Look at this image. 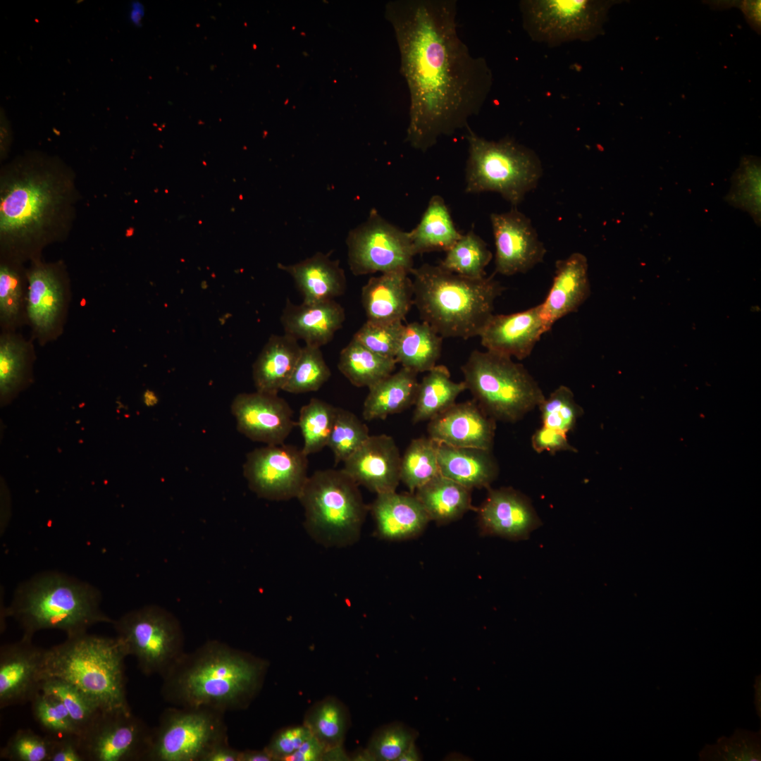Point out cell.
Masks as SVG:
<instances>
[{"instance_id": "obj_1", "label": "cell", "mask_w": 761, "mask_h": 761, "mask_svg": "<svg viewBox=\"0 0 761 761\" xmlns=\"http://www.w3.org/2000/svg\"><path fill=\"white\" fill-rule=\"evenodd\" d=\"M392 14L410 96L406 142L425 152L469 127L490 94L493 73L459 37L456 0L401 1Z\"/></svg>"}, {"instance_id": "obj_2", "label": "cell", "mask_w": 761, "mask_h": 761, "mask_svg": "<svg viewBox=\"0 0 761 761\" xmlns=\"http://www.w3.org/2000/svg\"><path fill=\"white\" fill-rule=\"evenodd\" d=\"M267 662L216 641L183 653L161 676V693L181 707L221 712L245 707L261 686Z\"/></svg>"}, {"instance_id": "obj_3", "label": "cell", "mask_w": 761, "mask_h": 761, "mask_svg": "<svg viewBox=\"0 0 761 761\" xmlns=\"http://www.w3.org/2000/svg\"><path fill=\"white\" fill-rule=\"evenodd\" d=\"M101 602L100 591L89 583L47 571L19 584L6 614L19 624L23 636L32 638L39 631L54 629L71 637L97 624H112Z\"/></svg>"}, {"instance_id": "obj_4", "label": "cell", "mask_w": 761, "mask_h": 761, "mask_svg": "<svg viewBox=\"0 0 761 761\" xmlns=\"http://www.w3.org/2000/svg\"><path fill=\"white\" fill-rule=\"evenodd\" d=\"M409 274L414 278V304L421 318L442 338L479 336L505 289L493 275L472 279L439 265L424 264L412 268Z\"/></svg>"}, {"instance_id": "obj_5", "label": "cell", "mask_w": 761, "mask_h": 761, "mask_svg": "<svg viewBox=\"0 0 761 761\" xmlns=\"http://www.w3.org/2000/svg\"><path fill=\"white\" fill-rule=\"evenodd\" d=\"M125 657L116 636L85 632L44 649L41 679L57 678L75 685L103 711H131L126 697Z\"/></svg>"}, {"instance_id": "obj_6", "label": "cell", "mask_w": 761, "mask_h": 761, "mask_svg": "<svg viewBox=\"0 0 761 761\" xmlns=\"http://www.w3.org/2000/svg\"><path fill=\"white\" fill-rule=\"evenodd\" d=\"M358 485L342 469H324L309 476L297 499L304 527L316 543L344 548L356 543L369 507Z\"/></svg>"}, {"instance_id": "obj_7", "label": "cell", "mask_w": 761, "mask_h": 761, "mask_svg": "<svg viewBox=\"0 0 761 761\" xmlns=\"http://www.w3.org/2000/svg\"><path fill=\"white\" fill-rule=\"evenodd\" d=\"M461 369L473 400L496 421L515 423L545 397L527 369L509 357L474 350Z\"/></svg>"}, {"instance_id": "obj_8", "label": "cell", "mask_w": 761, "mask_h": 761, "mask_svg": "<svg viewBox=\"0 0 761 761\" xmlns=\"http://www.w3.org/2000/svg\"><path fill=\"white\" fill-rule=\"evenodd\" d=\"M468 159L466 193L495 192L516 207L534 189L543 173L537 155L530 149L506 137L488 140L466 128Z\"/></svg>"}, {"instance_id": "obj_9", "label": "cell", "mask_w": 761, "mask_h": 761, "mask_svg": "<svg viewBox=\"0 0 761 761\" xmlns=\"http://www.w3.org/2000/svg\"><path fill=\"white\" fill-rule=\"evenodd\" d=\"M67 194L66 182L52 172L28 169L4 178L0 196L1 237L20 243L41 237L58 219Z\"/></svg>"}, {"instance_id": "obj_10", "label": "cell", "mask_w": 761, "mask_h": 761, "mask_svg": "<svg viewBox=\"0 0 761 761\" xmlns=\"http://www.w3.org/2000/svg\"><path fill=\"white\" fill-rule=\"evenodd\" d=\"M223 712L205 707L169 708L151 729L147 761H204L227 743Z\"/></svg>"}, {"instance_id": "obj_11", "label": "cell", "mask_w": 761, "mask_h": 761, "mask_svg": "<svg viewBox=\"0 0 761 761\" xmlns=\"http://www.w3.org/2000/svg\"><path fill=\"white\" fill-rule=\"evenodd\" d=\"M126 655L134 656L144 674L162 675L183 653L178 619L157 605L126 612L112 623Z\"/></svg>"}, {"instance_id": "obj_12", "label": "cell", "mask_w": 761, "mask_h": 761, "mask_svg": "<svg viewBox=\"0 0 761 761\" xmlns=\"http://www.w3.org/2000/svg\"><path fill=\"white\" fill-rule=\"evenodd\" d=\"M617 1L524 0L519 4L523 25L538 42L550 46L590 41L603 31L610 8Z\"/></svg>"}, {"instance_id": "obj_13", "label": "cell", "mask_w": 761, "mask_h": 761, "mask_svg": "<svg viewBox=\"0 0 761 761\" xmlns=\"http://www.w3.org/2000/svg\"><path fill=\"white\" fill-rule=\"evenodd\" d=\"M348 265L355 276L404 270L409 273L414 256L408 232L383 218L372 209L366 221L349 231Z\"/></svg>"}, {"instance_id": "obj_14", "label": "cell", "mask_w": 761, "mask_h": 761, "mask_svg": "<svg viewBox=\"0 0 761 761\" xmlns=\"http://www.w3.org/2000/svg\"><path fill=\"white\" fill-rule=\"evenodd\" d=\"M307 457L291 445H266L247 454L243 474L259 497L273 501L297 498L309 477Z\"/></svg>"}, {"instance_id": "obj_15", "label": "cell", "mask_w": 761, "mask_h": 761, "mask_svg": "<svg viewBox=\"0 0 761 761\" xmlns=\"http://www.w3.org/2000/svg\"><path fill=\"white\" fill-rule=\"evenodd\" d=\"M151 729L131 711L101 710L80 735L86 761L146 760Z\"/></svg>"}, {"instance_id": "obj_16", "label": "cell", "mask_w": 761, "mask_h": 761, "mask_svg": "<svg viewBox=\"0 0 761 761\" xmlns=\"http://www.w3.org/2000/svg\"><path fill=\"white\" fill-rule=\"evenodd\" d=\"M495 245V272L509 276L524 273L543 261L546 249L530 219L512 206L490 215Z\"/></svg>"}, {"instance_id": "obj_17", "label": "cell", "mask_w": 761, "mask_h": 761, "mask_svg": "<svg viewBox=\"0 0 761 761\" xmlns=\"http://www.w3.org/2000/svg\"><path fill=\"white\" fill-rule=\"evenodd\" d=\"M240 433L266 445L284 443L295 426L293 411L278 395L256 391L236 395L231 404Z\"/></svg>"}, {"instance_id": "obj_18", "label": "cell", "mask_w": 761, "mask_h": 761, "mask_svg": "<svg viewBox=\"0 0 761 761\" xmlns=\"http://www.w3.org/2000/svg\"><path fill=\"white\" fill-rule=\"evenodd\" d=\"M44 649L22 636L0 648V708L30 702L41 691Z\"/></svg>"}, {"instance_id": "obj_19", "label": "cell", "mask_w": 761, "mask_h": 761, "mask_svg": "<svg viewBox=\"0 0 761 761\" xmlns=\"http://www.w3.org/2000/svg\"><path fill=\"white\" fill-rule=\"evenodd\" d=\"M401 456L394 439L370 435L344 463L342 470L358 485L378 494L395 491L400 481Z\"/></svg>"}, {"instance_id": "obj_20", "label": "cell", "mask_w": 761, "mask_h": 761, "mask_svg": "<svg viewBox=\"0 0 761 761\" xmlns=\"http://www.w3.org/2000/svg\"><path fill=\"white\" fill-rule=\"evenodd\" d=\"M496 421L474 400L455 403L429 421L428 437L454 447L492 450Z\"/></svg>"}, {"instance_id": "obj_21", "label": "cell", "mask_w": 761, "mask_h": 761, "mask_svg": "<svg viewBox=\"0 0 761 761\" xmlns=\"http://www.w3.org/2000/svg\"><path fill=\"white\" fill-rule=\"evenodd\" d=\"M478 523L485 535L512 540L527 538L542 522L530 500L512 488H488L478 509Z\"/></svg>"}, {"instance_id": "obj_22", "label": "cell", "mask_w": 761, "mask_h": 761, "mask_svg": "<svg viewBox=\"0 0 761 761\" xmlns=\"http://www.w3.org/2000/svg\"><path fill=\"white\" fill-rule=\"evenodd\" d=\"M547 331L538 304L516 313L493 314L479 337L486 350L522 360Z\"/></svg>"}, {"instance_id": "obj_23", "label": "cell", "mask_w": 761, "mask_h": 761, "mask_svg": "<svg viewBox=\"0 0 761 761\" xmlns=\"http://www.w3.org/2000/svg\"><path fill=\"white\" fill-rule=\"evenodd\" d=\"M590 294L588 264L585 255L574 252L555 264L552 286L540 305L548 331L562 317L575 312Z\"/></svg>"}, {"instance_id": "obj_24", "label": "cell", "mask_w": 761, "mask_h": 761, "mask_svg": "<svg viewBox=\"0 0 761 761\" xmlns=\"http://www.w3.org/2000/svg\"><path fill=\"white\" fill-rule=\"evenodd\" d=\"M345 320V309L335 300L297 305L287 299L280 316L284 334L318 347L333 338Z\"/></svg>"}, {"instance_id": "obj_25", "label": "cell", "mask_w": 761, "mask_h": 761, "mask_svg": "<svg viewBox=\"0 0 761 761\" xmlns=\"http://www.w3.org/2000/svg\"><path fill=\"white\" fill-rule=\"evenodd\" d=\"M409 273L398 270L371 277L362 287L361 300L367 321H402L414 304Z\"/></svg>"}, {"instance_id": "obj_26", "label": "cell", "mask_w": 761, "mask_h": 761, "mask_svg": "<svg viewBox=\"0 0 761 761\" xmlns=\"http://www.w3.org/2000/svg\"><path fill=\"white\" fill-rule=\"evenodd\" d=\"M379 537L401 540L419 535L430 519L416 495L395 491L378 494L369 508Z\"/></svg>"}, {"instance_id": "obj_27", "label": "cell", "mask_w": 761, "mask_h": 761, "mask_svg": "<svg viewBox=\"0 0 761 761\" xmlns=\"http://www.w3.org/2000/svg\"><path fill=\"white\" fill-rule=\"evenodd\" d=\"M330 254L317 252L296 264H278V268L293 278L307 304L335 300L347 287L344 270Z\"/></svg>"}, {"instance_id": "obj_28", "label": "cell", "mask_w": 761, "mask_h": 761, "mask_svg": "<svg viewBox=\"0 0 761 761\" xmlns=\"http://www.w3.org/2000/svg\"><path fill=\"white\" fill-rule=\"evenodd\" d=\"M438 460L441 476L470 490L490 488L499 474L492 450L440 444Z\"/></svg>"}, {"instance_id": "obj_29", "label": "cell", "mask_w": 761, "mask_h": 761, "mask_svg": "<svg viewBox=\"0 0 761 761\" xmlns=\"http://www.w3.org/2000/svg\"><path fill=\"white\" fill-rule=\"evenodd\" d=\"M302 347L298 340L286 335H272L252 366L256 391L278 395L290 379Z\"/></svg>"}, {"instance_id": "obj_30", "label": "cell", "mask_w": 761, "mask_h": 761, "mask_svg": "<svg viewBox=\"0 0 761 761\" xmlns=\"http://www.w3.org/2000/svg\"><path fill=\"white\" fill-rule=\"evenodd\" d=\"M417 374L402 367L369 388L363 406L364 419H385L414 405L419 386Z\"/></svg>"}, {"instance_id": "obj_31", "label": "cell", "mask_w": 761, "mask_h": 761, "mask_svg": "<svg viewBox=\"0 0 761 761\" xmlns=\"http://www.w3.org/2000/svg\"><path fill=\"white\" fill-rule=\"evenodd\" d=\"M28 282V316L38 332L47 333L53 329L62 310V285L54 270L42 265L30 271Z\"/></svg>"}, {"instance_id": "obj_32", "label": "cell", "mask_w": 761, "mask_h": 761, "mask_svg": "<svg viewBox=\"0 0 761 761\" xmlns=\"http://www.w3.org/2000/svg\"><path fill=\"white\" fill-rule=\"evenodd\" d=\"M409 233L414 255L450 249L462 236L443 198L433 195L418 225Z\"/></svg>"}, {"instance_id": "obj_33", "label": "cell", "mask_w": 761, "mask_h": 761, "mask_svg": "<svg viewBox=\"0 0 761 761\" xmlns=\"http://www.w3.org/2000/svg\"><path fill=\"white\" fill-rule=\"evenodd\" d=\"M470 489L438 474L416 491V497L430 520L445 524L462 517L474 508Z\"/></svg>"}, {"instance_id": "obj_34", "label": "cell", "mask_w": 761, "mask_h": 761, "mask_svg": "<svg viewBox=\"0 0 761 761\" xmlns=\"http://www.w3.org/2000/svg\"><path fill=\"white\" fill-rule=\"evenodd\" d=\"M466 389L464 381L457 383L451 379L445 366L435 365L419 383L412 422L430 421L454 404L457 397Z\"/></svg>"}, {"instance_id": "obj_35", "label": "cell", "mask_w": 761, "mask_h": 761, "mask_svg": "<svg viewBox=\"0 0 761 761\" xmlns=\"http://www.w3.org/2000/svg\"><path fill=\"white\" fill-rule=\"evenodd\" d=\"M443 338L426 322L404 325L395 360L402 367L419 373L436 365L442 349Z\"/></svg>"}, {"instance_id": "obj_36", "label": "cell", "mask_w": 761, "mask_h": 761, "mask_svg": "<svg viewBox=\"0 0 761 761\" xmlns=\"http://www.w3.org/2000/svg\"><path fill=\"white\" fill-rule=\"evenodd\" d=\"M397 364L352 339L340 353L338 368L353 385L370 388L392 374Z\"/></svg>"}, {"instance_id": "obj_37", "label": "cell", "mask_w": 761, "mask_h": 761, "mask_svg": "<svg viewBox=\"0 0 761 761\" xmlns=\"http://www.w3.org/2000/svg\"><path fill=\"white\" fill-rule=\"evenodd\" d=\"M349 720L345 705L334 697H327L308 709L303 724L328 751L342 746Z\"/></svg>"}, {"instance_id": "obj_38", "label": "cell", "mask_w": 761, "mask_h": 761, "mask_svg": "<svg viewBox=\"0 0 761 761\" xmlns=\"http://www.w3.org/2000/svg\"><path fill=\"white\" fill-rule=\"evenodd\" d=\"M492 258L485 242L471 230L446 252L438 265L462 276L479 279L486 276L485 268Z\"/></svg>"}, {"instance_id": "obj_39", "label": "cell", "mask_w": 761, "mask_h": 761, "mask_svg": "<svg viewBox=\"0 0 761 761\" xmlns=\"http://www.w3.org/2000/svg\"><path fill=\"white\" fill-rule=\"evenodd\" d=\"M439 443L431 438L413 439L401 457L400 481L414 492L440 474Z\"/></svg>"}, {"instance_id": "obj_40", "label": "cell", "mask_w": 761, "mask_h": 761, "mask_svg": "<svg viewBox=\"0 0 761 761\" xmlns=\"http://www.w3.org/2000/svg\"><path fill=\"white\" fill-rule=\"evenodd\" d=\"M337 407L318 398H311L302 407L297 425L299 427L307 456L321 451L328 443Z\"/></svg>"}, {"instance_id": "obj_41", "label": "cell", "mask_w": 761, "mask_h": 761, "mask_svg": "<svg viewBox=\"0 0 761 761\" xmlns=\"http://www.w3.org/2000/svg\"><path fill=\"white\" fill-rule=\"evenodd\" d=\"M40 689L58 699L68 712L80 735L102 710L89 695L75 685L57 678L42 681Z\"/></svg>"}, {"instance_id": "obj_42", "label": "cell", "mask_w": 761, "mask_h": 761, "mask_svg": "<svg viewBox=\"0 0 761 761\" xmlns=\"http://www.w3.org/2000/svg\"><path fill=\"white\" fill-rule=\"evenodd\" d=\"M330 375L321 347L305 345L302 347L292 373L283 390L293 394L316 391Z\"/></svg>"}, {"instance_id": "obj_43", "label": "cell", "mask_w": 761, "mask_h": 761, "mask_svg": "<svg viewBox=\"0 0 761 761\" xmlns=\"http://www.w3.org/2000/svg\"><path fill=\"white\" fill-rule=\"evenodd\" d=\"M369 436L368 427L354 414L337 407L328 443L335 464L347 459Z\"/></svg>"}, {"instance_id": "obj_44", "label": "cell", "mask_w": 761, "mask_h": 761, "mask_svg": "<svg viewBox=\"0 0 761 761\" xmlns=\"http://www.w3.org/2000/svg\"><path fill=\"white\" fill-rule=\"evenodd\" d=\"M760 731L736 729L729 738L721 737L700 753V760L757 761L761 759Z\"/></svg>"}, {"instance_id": "obj_45", "label": "cell", "mask_w": 761, "mask_h": 761, "mask_svg": "<svg viewBox=\"0 0 761 761\" xmlns=\"http://www.w3.org/2000/svg\"><path fill=\"white\" fill-rule=\"evenodd\" d=\"M543 426L564 433L572 431L583 414L571 390L566 385L556 388L538 406Z\"/></svg>"}, {"instance_id": "obj_46", "label": "cell", "mask_w": 761, "mask_h": 761, "mask_svg": "<svg viewBox=\"0 0 761 761\" xmlns=\"http://www.w3.org/2000/svg\"><path fill=\"white\" fill-rule=\"evenodd\" d=\"M30 703L35 720L47 735L55 738L80 736L68 712L56 697L40 691Z\"/></svg>"}, {"instance_id": "obj_47", "label": "cell", "mask_w": 761, "mask_h": 761, "mask_svg": "<svg viewBox=\"0 0 761 761\" xmlns=\"http://www.w3.org/2000/svg\"><path fill=\"white\" fill-rule=\"evenodd\" d=\"M417 737L409 726L393 722L381 726L371 736L366 748L372 760L397 761Z\"/></svg>"}, {"instance_id": "obj_48", "label": "cell", "mask_w": 761, "mask_h": 761, "mask_svg": "<svg viewBox=\"0 0 761 761\" xmlns=\"http://www.w3.org/2000/svg\"><path fill=\"white\" fill-rule=\"evenodd\" d=\"M26 348L19 340L4 336L0 342V391L1 404L19 388L25 373Z\"/></svg>"}, {"instance_id": "obj_49", "label": "cell", "mask_w": 761, "mask_h": 761, "mask_svg": "<svg viewBox=\"0 0 761 761\" xmlns=\"http://www.w3.org/2000/svg\"><path fill=\"white\" fill-rule=\"evenodd\" d=\"M52 742L51 736L19 729L1 748L0 757L9 761H49Z\"/></svg>"}, {"instance_id": "obj_50", "label": "cell", "mask_w": 761, "mask_h": 761, "mask_svg": "<svg viewBox=\"0 0 761 761\" xmlns=\"http://www.w3.org/2000/svg\"><path fill=\"white\" fill-rule=\"evenodd\" d=\"M404 328L402 321H366L352 339L374 353L395 359Z\"/></svg>"}, {"instance_id": "obj_51", "label": "cell", "mask_w": 761, "mask_h": 761, "mask_svg": "<svg viewBox=\"0 0 761 761\" xmlns=\"http://www.w3.org/2000/svg\"><path fill=\"white\" fill-rule=\"evenodd\" d=\"M760 162L753 157L743 161L730 192L731 202L758 218L760 211Z\"/></svg>"}, {"instance_id": "obj_52", "label": "cell", "mask_w": 761, "mask_h": 761, "mask_svg": "<svg viewBox=\"0 0 761 761\" xmlns=\"http://www.w3.org/2000/svg\"><path fill=\"white\" fill-rule=\"evenodd\" d=\"M22 287L18 274L7 266L0 269V314L5 323L16 319L20 310Z\"/></svg>"}, {"instance_id": "obj_53", "label": "cell", "mask_w": 761, "mask_h": 761, "mask_svg": "<svg viewBox=\"0 0 761 761\" xmlns=\"http://www.w3.org/2000/svg\"><path fill=\"white\" fill-rule=\"evenodd\" d=\"M311 736L309 730L304 724L285 727L272 736L264 748L273 761H286Z\"/></svg>"}, {"instance_id": "obj_54", "label": "cell", "mask_w": 761, "mask_h": 761, "mask_svg": "<svg viewBox=\"0 0 761 761\" xmlns=\"http://www.w3.org/2000/svg\"><path fill=\"white\" fill-rule=\"evenodd\" d=\"M531 442L533 449L538 453L548 452L555 454L562 451L577 452V450L569 443L566 433L544 426L535 431Z\"/></svg>"}, {"instance_id": "obj_55", "label": "cell", "mask_w": 761, "mask_h": 761, "mask_svg": "<svg viewBox=\"0 0 761 761\" xmlns=\"http://www.w3.org/2000/svg\"><path fill=\"white\" fill-rule=\"evenodd\" d=\"M52 738L49 761H86L81 748L80 736Z\"/></svg>"}, {"instance_id": "obj_56", "label": "cell", "mask_w": 761, "mask_h": 761, "mask_svg": "<svg viewBox=\"0 0 761 761\" xmlns=\"http://www.w3.org/2000/svg\"><path fill=\"white\" fill-rule=\"evenodd\" d=\"M325 752L323 746L311 736L286 761H320Z\"/></svg>"}, {"instance_id": "obj_57", "label": "cell", "mask_w": 761, "mask_h": 761, "mask_svg": "<svg viewBox=\"0 0 761 761\" xmlns=\"http://www.w3.org/2000/svg\"><path fill=\"white\" fill-rule=\"evenodd\" d=\"M241 751L229 747L228 743L214 748L204 761H240Z\"/></svg>"}, {"instance_id": "obj_58", "label": "cell", "mask_w": 761, "mask_h": 761, "mask_svg": "<svg viewBox=\"0 0 761 761\" xmlns=\"http://www.w3.org/2000/svg\"><path fill=\"white\" fill-rule=\"evenodd\" d=\"M742 10L751 24L758 28L760 25V1H744Z\"/></svg>"}, {"instance_id": "obj_59", "label": "cell", "mask_w": 761, "mask_h": 761, "mask_svg": "<svg viewBox=\"0 0 761 761\" xmlns=\"http://www.w3.org/2000/svg\"><path fill=\"white\" fill-rule=\"evenodd\" d=\"M240 761H273L271 755L264 748L259 750L241 751Z\"/></svg>"}, {"instance_id": "obj_60", "label": "cell", "mask_w": 761, "mask_h": 761, "mask_svg": "<svg viewBox=\"0 0 761 761\" xmlns=\"http://www.w3.org/2000/svg\"><path fill=\"white\" fill-rule=\"evenodd\" d=\"M349 756L344 751L342 746L326 751L323 760H348Z\"/></svg>"}, {"instance_id": "obj_61", "label": "cell", "mask_w": 761, "mask_h": 761, "mask_svg": "<svg viewBox=\"0 0 761 761\" xmlns=\"http://www.w3.org/2000/svg\"><path fill=\"white\" fill-rule=\"evenodd\" d=\"M144 16V8L140 2H133L131 4V9L130 12V19L135 25H140L141 20Z\"/></svg>"}, {"instance_id": "obj_62", "label": "cell", "mask_w": 761, "mask_h": 761, "mask_svg": "<svg viewBox=\"0 0 761 761\" xmlns=\"http://www.w3.org/2000/svg\"><path fill=\"white\" fill-rule=\"evenodd\" d=\"M420 760V753L416 747L415 743H413L402 753L397 761H417Z\"/></svg>"}, {"instance_id": "obj_63", "label": "cell", "mask_w": 761, "mask_h": 761, "mask_svg": "<svg viewBox=\"0 0 761 761\" xmlns=\"http://www.w3.org/2000/svg\"><path fill=\"white\" fill-rule=\"evenodd\" d=\"M754 688H755V700H754V702H755V709H756V711H757V714L760 717V713H761L760 691H761V689H760V675L757 676L756 677V679H755Z\"/></svg>"}, {"instance_id": "obj_64", "label": "cell", "mask_w": 761, "mask_h": 761, "mask_svg": "<svg viewBox=\"0 0 761 761\" xmlns=\"http://www.w3.org/2000/svg\"><path fill=\"white\" fill-rule=\"evenodd\" d=\"M144 403L148 407H152L158 402L156 394L151 390H146L143 395Z\"/></svg>"}]
</instances>
